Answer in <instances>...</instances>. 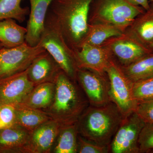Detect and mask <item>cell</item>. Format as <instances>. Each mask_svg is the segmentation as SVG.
<instances>
[{"instance_id": "cell-17", "label": "cell", "mask_w": 153, "mask_h": 153, "mask_svg": "<svg viewBox=\"0 0 153 153\" xmlns=\"http://www.w3.org/2000/svg\"><path fill=\"white\" fill-rule=\"evenodd\" d=\"M27 29L13 19L0 21V43L6 48H13L25 42Z\"/></svg>"}, {"instance_id": "cell-18", "label": "cell", "mask_w": 153, "mask_h": 153, "mask_svg": "<svg viewBox=\"0 0 153 153\" xmlns=\"http://www.w3.org/2000/svg\"><path fill=\"white\" fill-rule=\"evenodd\" d=\"M112 51L121 63L125 66L130 65L146 55V50L133 41L121 40L112 45Z\"/></svg>"}, {"instance_id": "cell-28", "label": "cell", "mask_w": 153, "mask_h": 153, "mask_svg": "<svg viewBox=\"0 0 153 153\" xmlns=\"http://www.w3.org/2000/svg\"><path fill=\"white\" fill-rule=\"evenodd\" d=\"M78 152L79 153H107L109 152V146L97 144L81 137H77Z\"/></svg>"}, {"instance_id": "cell-21", "label": "cell", "mask_w": 153, "mask_h": 153, "mask_svg": "<svg viewBox=\"0 0 153 153\" xmlns=\"http://www.w3.org/2000/svg\"><path fill=\"white\" fill-rule=\"evenodd\" d=\"M77 126L76 123L63 126L58 137L54 152L56 153L78 152Z\"/></svg>"}, {"instance_id": "cell-27", "label": "cell", "mask_w": 153, "mask_h": 153, "mask_svg": "<svg viewBox=\"0 0 153 153\" xmlns=\"http://www.w3.org/2000/svg\"><path fill=\"white\" fill-rule=\"evenodd\" d=\"M134 112L145 123L153 125V99L138 102Z\"/></svg>"}, {"instance_id": "cell-31", "label": "cell", "mask_w": 153, "mask_h": 153, "mask_svg": "<svg viewBox=\"0 0 153 153\" xmlns=\"http://www.w3.org/2000/svg\"><path fill=\"white\" fill-rule=\"evenodd\" d=\"M150 46L152 48H153V41L151 43Z\"/></svg>"}, {"instance_id": "cell-22", "label": "cell", "mask_w": 153, "mask_h": 153, "mask_svg": "<svg viewBox=\"0 0 153 153\" xmlns=\"http://www.w3.org/2000/svg\"><path fill=\"white\" fill-rule=\"evenodd\" d=\"M122 35L118 28L109 24L89 26L88 33L83 43L99 46L110 38L118 37Z\"/></svg>"}, {"instance_id": "cell-2", "label": "cell", "mask_w": 153, "mask_h": 153, "mask_svg": "<svg viewBox=\"0 0 153 153\" xmlns=\"http://www.w3.org/2000/svg\"><path fill=\"white\" fill-rule=\"evenodd\" d=\"M123 118L112 102L101 106L91 105L79 117L76 123L77 130L88 140L109 146Z\"/></svg>"}, {"instance_id": "cell-4", "label": "cell", "mask_w": 153, "mask_h": 153, "mask_svg": "<svg viewBox=\"0 0 153 153\" xmlns=\"http://www.w3.org/2000/svg\"><path fill=\"white\" fill-rule=\"evenodd\" d=\"M51 55L62 70L71 78L76 77L77 68L74 50L65 40L58 23L50 11L39 44Z\"/></svg>"}, {"instance_id": "cell-15", "label": "cell", "mask_w": 153, "mask_h": 153, "mask_svg": "<svg viewBox=\"0 0 153 153\" xmlns=\"http://www.w3.org/2000/svg\"><path fill=\"white\" fill-rule=\"evenodd\" d=\"M60 70L55 60L46 51L33 60L28 68V75L30 80L36 85L54 79Z\"/></svg>"}, {"instance_id": "cell-3", "label": "cell", "mask_w": 153, "mask_h": 153, "mask_svg": "<svg viewBox=\"0 0 153 153\" xmlns=\"http://www.w3.org/2000/svg\"><path fill=\"white\" fill-rule=\"evenodd\" d=\"M69 78L62 70L56 74L55 94L50 106L51 114L63 126L76 123L86 105Z\"/></svg>"}, {"instance_id": "cell-23", "label": "cell", "mask_w": 153, "mask_h": 153, "mask_svg": "<svg viewBox=\"0 0 153 153\" xmlns=\"http://www.w3.org/2000/svg\"><path fill=\"white\" fill-rule=\"evenodd\" d=\"M23 0H0V21L13 19L20 23L24 22L30 13L28 7H23Z\"/></svg>"}, {"instance_id": "cell-8", "label": "cell", "mask_w": 153, "mask_h": 153, "mask_svg": "<svg viewBox=\"0 0 153 153\" xmlns=\"http://www.w3.org/2000/svg\"><path fill=\"white\" fill-rule=\"evenodd\" d=\"M35 85L29 78L27 70L0 79V106L21 104Z\"/></svg>"}, {"instance_id": "cell-29", "label": "cell", "mask_w": 153, "mask_h": 153, "mask_svg": "<svg viewBox=\"0 0 153 153\" xmlns=\"http://www.w3.org/2000/svg\"><path fill=\"white\" fill-rule=\"evenodd\" d=\"M16 109L12 105L0 106V130L16 124Z\"/></svg>"}, {"instance_id": "cell-19", "label": "cell", "mask_w": 153, "mask_h": 153, "mask_svg": "<svg viewBox=\"0 0 153 153\" xmlns=\"http://www.w3.org/2000/svg\"><path fill=\"white\" fill-rule=\"evenodd\" d=\"M127 77L133 82L153 76V54L145 55L130 65L122 68Z\"/></svg>"}, {"instance_id": "cell-13", "label": "cell", "mask_w": 153, "mask_h": 153, "mask_svg": "<svg viewBox=\"0 0 153 153\" xmlns=\"http://www.w3.org/2000/svg\"><path fill=\"white\" fill-rule=\"evenodd\" d=\"M59 123L48 121L32 131L30 135L28 151L36 153L47 152L55 142L59 131Z\"/></svg>"}, {"instance_id": "cell-25", "label": "cell", "mask_w": 153, "mask_h": 153, "mask_svg": "<svg viewBox=\"0 0 153 153\" xmlns=\"http://www.w3.org/2000/svg\"><path fill=\"white\" fill-rule=\"evenodd\" d=\"M132 93L137 102L153 99V76L134 82Z\"/></svg>"}, {"instance_id": "cell-10", "label": "cell", "mask_w": 153, "mask_h": 153, "mask_svg": "<svg viewBox=\"0 0 153 153\" xmlns=\"http://www.w3.org/2000/svg\"><path fill=\"white\" fill-rule=\"evenodd\" d=\"M76 74L91 105L101 106L111 102L109 82L102 78L101 74L85 69H78Z\"/></svg>"}, {"instance_id": "cell-12", "label": "cell", "mask_w": 153, "mask_h": 153, "mask_svg": "<svg viewBox=\"0 0 153 153\" xmlns=\"http://www.w3.org/2000/svg\"><path fill=\"white\" fill-rule=\"evenodd\" d=\"M54 0H29L30 4L25 42L36 46L40 42L45 28L47 13Z\"/></svg>"}, {"instance_id": "cell-5", "label": "cell", "mask_w": 153, "mask_h": 153, "mask_svg": "<svg viewBox=\"0 0 153 153\" xmlns=\"http://www.w3.org/2000/svg\"><path fill=\"white\" fill-rule=\"evenodd\" d=\"M109 79V94L123 117L134 112L137 102L134 99L133 83L127 77L122 68L112 60L106 68Z\"/></svg>"}, {"instance_id": "cell-30", "label": "cell", "mask_w": 153, "mask_h": 153, "mask_svg": "<svg viewBox=\"0 0 153 153\" xmlns=\"http://www.w3.org/2000/svg\"><path fill=\"white\" fill-rule=\"evenodd\" d=\"M126 1L134 6L140 5L143 7L144 8L147 10L149 9L148 0H126Z\"/></svg>"}, {"instance_id": "cell-24", "label": "cell", "mask_w": 153, "mask_h": 153, "mask_svg": "<svg viewBox=\"0 0 153 153\" xmlns=\"http://www.w3.org/2000/svg\"><path fill=\"white\" fill-rule=\"evenodd\" d=\"M137 38L143 42L152 43L153 41V10L142 17L134 28Z\"/></svg>"}, {"instance_id": "cell-33", "label": "cell", "mask_w": 153, "mask_h": 153, "mask_svg": "<svg viewBox=\"0 0 153 153\" xmlns=\"http://www.w3.org/2000/svg\"><path fill=\"white\" fill-rule=\"evenodd\" d=\"M152 1H153V0H152Z\"/></svg>"}, {"instance_id": "cell-9", "label": "cell", "mask_w": 153, "mask_h": 153, "mask_svg": "<svg viewBox=\"0 0 153 153\" xmlns=\"http://www.w3.org/2000/svg\"><path fill=\"white\" fill-rule=\"evenodd\" d=\"M140 13L126 0H101L98 10L101 19L117 28L129 25Z\"/></svg>"}, {"instance_id": "cell-1", "label": "cell", "mask_w": 153, "mask_h": 153, "mask_svg": "<svg viewBox=\"0 0 153 153\" xmlns=\"http://www.w3.org/2000/svg\"><path fill=\"white\" fill-rule=\"evenodd\" d=\"M93 0H54L51 13L58 23L68 46L78 50L89 30L88 13Z\"/></svg>"}, {"instance_id": "cell-6", "label": "cell", "mask_w": 153, "mask_h": 153, "mask_svg": "<svg viewBox=\"0 0 153 153\" xmlns=\"http://www.w3.org/2000/svg\"><path fill=\"white\" fill-rule=\"evenodd\" d=\"M39 44L31 46L26 42L13 48L0 49V79L27 70L33 60L46 52Z\"/></svg>"}, {"instance_id": "cell-14", "label": "cell", "mask_w": 153, "mask_h": 153, "mask_svg": "<svg viewBox=\"0 0 153 153\" xmlns=\"http://www.w3.org/2000/svg\"><path fill=\"white\" fill-rule=\"evenodd\" d=\"M30 131L15 124L14 125L0 130V152L28 151L30 141Z\"/></svg>"}, {"instance_id": "cell-7", "label": "cell", "mask_w": 153, "mask_h": 153, "mask_svg": "<svg viewBox=\"0 0 153 153\" xmlns=\"http://www.w3.org/2000/svg\"><path fill=\"white\" fill-rule=\"evenodd\" d=\"M145 123L133 112L123 117L110 148L113 153H139L138 140Z\"/></svg>"}, {"instance_id": "cell-11", "label": "cell", "mask_w": 153, "mask_h": 153, "mask_svg": "<svg viewBox=\"0 0 153 153\" xmlns=\"http://www.w3.org/2000/svg\"><path fill=\"white\" fill-rule=\"evenodd\" d=\"M74 52L78 69H90L100 74L105 71L111 60L106 49L85 42Z\"/></svg>"}, {"instance_id": "cell-32", "label": "cell", "mask_w": 153, "mask_h": 153, "mask_svg": "<svg viewBox=\"0 0 153 153\" xmlns=\"http://www.w3.org/2000/svg\"><path fill=\"white\" fill-rule=\"evenodd\" d=\"M3 47H3V45H2L1 43H0V49H1V48H2Z\"/></svg>"}, {"instance_id": "cell-16", "label": "cell", "mask_w": 153, "mask_h": 153, "mask_svg": "<svg viewBox=\"0 0 153 153\" xmlns=\"http://www.w3.org/2000/svg\"><path fill=\"white\" fill-rule=\"evenodd\" d=\"M55 89V83L49 81L38 84L26 99L17 106L36 109L47 108L52 103Z\"/></svg>"}, {"instance_id": "cell-26", "label": "cell", "mask_w": 153, "mask_h": 153, "mask_svg": "<svg viewBox=\"0 0 153 153\" xmlns=\"http://www.w3.org/2000/svg\"><path fill=\"white\" fill-rule=\"evenodd\" d=\"M139 153H153V125L145 123L138 140Z\"/></svg>"}, {"instance_id": "cell-20", "label": "cell", "mask_w": 153, "mask_h": 153, "mask_svg": "<svg viewBox=\"0 0 153 153\" xmlns=\"http://www.w3.org/2000/svg\"><path fill=\"white\" fill-rule=\"evenodd\" d=\"M15 107L16 124L29 131H33L39 126L49 121V117L47 114L38 109L20 106Z\"/></svg>"}]
</instances>
